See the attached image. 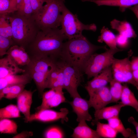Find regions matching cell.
<instances>
[{
  "label": "cell",
  "mask_w": 138,
  "mask_h": 138,
  "mask_svg": "<svg viewBox=\"0 0 138 138\" xmlns=\"http://www.w3.org/2000/svg\"><path fill=\"white\" fill-rule=\"evenodd\" d=\"M67 39L58 28L40 30L33 41L25 49L30 58H58L63 41Z\"/></svg>",
  "instance_id": "obj_1"
},
{
  "label": "cell",
  "mask_w": 138,
  "mask_h": 138,
  "mask_svg": "<svg viewBox=\"0 0 138 138\" xmlns=\"http://www.w3.org/2000/svg\"><path fill=\"white\" fill-rule=\"evenodd\" d=\"M100 49H107L105 46L92 44L82 35L64 42L59 58L84 72L91 55Z\"/></svg>",
  "instance_id": "obj_2"
},
{
  "label": "cell",
  "mask_w": 138,
  "mask_h": 138,
  "mask_svg": "<svg viewBox=\"0 0 138 138\" xmlns=\"http://www.w3.org/2000/svg\"><path fill=\"white\" fill-rule=\"evenodd\" d=\"M11 25L13 39L15 45L26 49L34 40L40 29L32 15L28 16L15 12L8 14Z\"/></svg>",
  "instance_id": "obj_3"
},
{
  "label": "cell",
  "mask_w": 138,
  "mask_h": 138,
  "mask_svg": "<svg viewBox=\"0 0 138 138\" xmlns=\"http://www.w3.org/2000/svg\"><path fill=\"white\" fill-rule=\"evenodd\" d=\"M64 0H47L45 4L32 16L41 30L58 28L61 26Z\"/></svg>",
  "instance_id": "obj_4"
},
{
  "label": "cell",
  "mask_w": 138,
  "mask_h": 138,
  "mask_svg": "<svg viewBox=\"0 0 138 138\" xmlns=\"http://www.w3.org/2000/svg\"><path fill=\"white\" fill-rule=\"evenodd\" d=\"M61 26V29L68 40L81 36L84 30L95 31L97 29L94 24L86 25L82 23L76 14H73L65 5L62 9Z\"/></svg>",
  "instance_id": "obj_5"
},
{
  "label": "cell",
  "mask_w": 138,
  "mask_h": 138,
  "mask_svg": "<svg viewBox=\"0 0 138 138\" xmlns=\"http://www.w3.org/2000/svg\"><path fill=\"white\" fill-rule=\"evenodd\" d=\"M123 50L117 48L107 49L104 52L100 54H93L88 60L84 72L87 78L94 77L104 69L111 66L114 57V55Z\"/></svg>",
  "instance_id": "obj_6"
},
{
  "label": "cell",
  "mask_w": 138,
  "mask_h": 138,
  "mask_svg": "<svg viewBox=\"0 0 138 138\" xmlns=\"http://www.w3.org/2000/svg\"><path fill=\"white\" fill-rule=\"evenodd\" d=\"M56 65L62 69L64 76V89L73 98L80 96L77 88L83 80L82 72L78 68L59 58L56 60Z\"/></svg>",
  "instance_id": "obj_7"
},
{
  "label": "cell",
  "mask_w": 138,
  "mask_h": 138,
  "mask_svg": "<svg viewBox=\"0 0 138 138\" xmlns=\"http://www.w3.org/2000/svg\"><path fill=\"white\" fill-rule=\"evenodd\" d=\"M133 52L130 50L128 56L123 59H119L114 58L111 65L113 78L122 83L131 84L136 87L138 90V84L134 80L133 76L130 58L132 55Z\"/></svg>",
  "instance_id": "obj_8"
},
{
  "label": "cell",
  "mask_w": 138,
  "mask_h": 138,
  "mask_svg": "<svg viewBox=\"0 0 138 138\" xmlns=\"http://www.w3.org/2000/svg\"><path fill=\"white\" fill-rule=\"evenodd\" d=\"M68 113V110L66 108H61L59 111L49 109L42 110L30 114L27 123L34 121L49 122L59 120L62 122H67L68 120L67 116Z\"/></svg>",
  "instance_id": "obj_9"
},
{
  "label": "cell",
  "mask_w": 138,
  "mask_h": 138,
  "mask_svg": "<svg viewBox=\"0 0 138 138\" xmlns=\"http://www.w3.org/2000/svg\"><path fill=\"white\" fill-rule=\"evenodd\" d=\"M63 89L61 88L50 89L44 92L42 95V103L36 108L37 111L56 107L66 102Z\"/></svg>",
  "instance_id": "obj_10"
},
{
  "label": "cell",
  "mask_w": 138,
  "mask_h": 138,
  "mask_svg": "<svg viewBox=\"0 0 138 138\" xmlns=\"http://www.w3.org/2000/svg\"><path fill=\"white\" fill-rule=\"evenodd\" d=\"M111 66L103 70L97 75L88 82L85 88L89 95L99 89L106 86L113 78Z\"/></svg>",
  "instance_id": "obj_11"
},
{
  "label": "cell",
  "mask_w": 138,
  "mask_h": 138,
  "mask_svg": "<svg viewBox=\"0 0 138 138\" xmlns=\"http://www.w3.org/2000/svg\"><path fill=\"white\" fill-rule=\"evenodd\" d=\"M89 96L88 101L90 107L93 108L95 110L113 102L109 88L107 86L97 90Z\"/></svg>",
  "instance_id": "obj_12"
},
{
  "label": "cell",
  "mask_w": 138,
  "mask_h": 138,
  "mask_svg": "<svg viewBox=\"0 0 138 138\" xmlns=\"http://www.w3.org/2000/svg\"><path fill=\"white\" fill-rule=\"evenodd\" d=\"M73 112L77 115L76 121L79 122L82 120L88 121L92 120V118L89 112L90 107L88 100L82 98L80 96L73 98L69 102Z\"/></svg>",
  "instance_id": "obj_13"
},
{
  "label": "cell",
  "mask_w": 138,
  "mask_h": 138,
  "mask_svg": "<svg viewBox=\"0 0 138 138\" xmlns=\"http://www.w3.org/2000/svg\"><path fill=\"white\" fill-rule=\"evenodd\" d=\"M121 102L118 104L108 107H104L100 109L95 110L94 116L95 118L92 120L91 124L94 125L101 120H107L112 118L119 116L122 108L125 107Z\"/></svg>",
  "instance_id": "obj_14"
},
{
  "label": "cell",
  "mask_w": 138,
  "mask_h": 138,
  "mask_svg": "<svg viewBox=\"0 0 138 138\" xmlns=\"http://www.w3.org/2000/svg\"><path fill=\"white\" fill-rule=\"evenodd\" d=\"M6 55L19 66H25L30 61L25 49L17 45L12 46L7 51Z\"/></svg>",
  "instance_id": "obj_15"
},
{
  "label": "cell",
  "mask_w": 138,
  "mask_h": 138,
  "mask_svg": "<svg viewBox=\"0 0 138 138\" xmlns=\"http://www.w3.org/2000/svg\"><path fill=\"white\" fill-rule=\"evenodd\" d=\"M33 92L24 89L17 97V106L25 116V121L27 123L30 114V109L32 103Z\"/></svg>",
  "instance_id": "obj_16"
},
{
  "label": "cell",
  "mask_w": 138,
  "mask_h": 138,
  "mask_svg": "<svg viewBox=\"0 0 138 138\" xmlns=\"http://www.w3.org/2000/svg\"><path fill=\"white\" fill-rule=\"evenodd\" d=\"M25 72L24 69L20 68L7 55L0 59V78Z\"/></svg>",
  "instance_id": "obj_17"
},
{
  "label": "cell",
  "mask_w": 138,
  "mask_h": 138,
  "mask_svg": "<svg viewBox=\"0 0 138 138\" xmlns=\"http://www.w3.org/2000/svg\"><path fill=\"white\" fill-rule=\"evenodd\" d=\"M32 79L28 73L24 72L20 75H12L0 78V90L10 85L21 84L25 85Z\"/></svg>",
  "instance_id": "obj_18"
},
{
  "label": "cell",
  "mask_w": 138,
  "mask_h": 138,
  "mask_svg": "<svg viewBox=\"0 0 138 138\" xmlns=\"http://www.w3.org/2000/svg\"><path fill=\"white\" fill-rule=\"evenodd\" d=\"M86 121L79 122L78 125L74 129L71 136L73 138H100L96 130L90 127Z\"/></svg>",
  "instance_id": "obj_19"
},
{
  "label": "cell",
  "mask_w": 138,
  "mask_h": 138,
  "mask_svg": "<svg viewBox=\"0 0 138 138\" xmlns=\"http://www.w3.org/2000/svg\"><path fill=\"white\" fill-rule=\"evenodd\" d=\"M112 28L128 38H135L136 35L131 24L126 21H120L114 19L110 22Z\"/></svg>",
  "instance_id": "obj_20"
},
{
  "label": "cell",
  "mask_w": 138,
  "mask_h": 138,
  "mask_svg": "<svg viewBox=\"0 0 138 138\" xmlns=\"http://www.w3.org/2000/svg\"><path fill=\"white\" fill-rule=\"evenodd\" d=\"M82 2H89L98 6L106 5L128 8L138 4V0H81Z\"/></svg>",
  "instance_id": "obj_21"
},
{
  "label": "cell",
  "mask_w": 138,
  "mask_h": 138,
  "mask_svg": "<svg viewBox=\"0 0 138 138\" xmlns=\"http://www.w3.org/2000/svg\"><path fill=\"white\" fill-rule=\"evenodd\" d=\"M119 116L114 117L107 120L108 123L118 133L125 138H136V134L131 129L126 128Z\"/></svg>",
  "instance_id": "obj_22"
},
{
  "label": "cell",
  "mask_w": 138,
  "mask_h": 138,
  "mask_svg": "<svg viewBox=\"0 0 138 138\" xmlns=\"http://www.w3.org/2000/svg\"><path fill=\"white\" fill-rule=\"evenodd\" d=\"M25 85L18 84L7 86L0 90V99L3 98L11 100L17 97L25 89Z\"/></svg>",
  "instance_id": "obj_23"
},
{
  "label": "cell",
  "mask_w": 138,
  "mask_h": 138,
  "mask_svg": "<svg viewBox=\"0 0 138 138\" xmlns=\"http://www.w3.org/2000/svg\"><path fill=\"white\" fill-rule=\"evenodd\" d=\"M120 100L121 102L125 106L132 107L138 112V101L134 94L126 84L123 85Z\"/></svg>",
  "instance_id": "obj_24"
},
{
  "label": "cell",
  "mask_w": 138,
  "mask_h": 138,
  "mask_svg": "<svg viewBox=\"0 0 138 138\" xmlns=\"http://www.w3.org/2000/svg\"><path fill=\"white\" fill-rule=\"evenodd\" d=\"M97 41L99 42H105L110 49H115L117 47L116 37L110 30L105 27L101 31V35L98 39Z\"/></svg>",
  "instance_id": "obj_25"
},
{
  "label": "cell",
  "mask_w": 138,
  "mask_h": 138,
  "mask_svg": "<svg viewBox=\"0 0 138 138\" xmlns=\"http://www.w3.org/2000/svg\"><path fill=\"white\" fill-rule=\"evenodd\" d=\"M96 131L101 138H115L118 133L108 123H101L99 121L96 124Z\"/></svg>",
  "instance_id": "obj_26"
},
{
  "label": "cell",
  "mask_w": 138,
  "mask_h": 138,
  "mask_svg": "<svg viewBox=\"0 0 138 138\" xmlns=\"http://www.w3.org/2000/svg\"><path fill=\"white\" fill-rule=\"evenodd\" d=\"M8 14L0 15V35L12 39V29Z\"/></svg>",
  "instance_id": "obj_27"
},
{
  "label": "cell",
  "mask_w": 138,
  "mask_h": 138,
  "mask_svg": "<svg viewBox=\"0 0 138 138\" xmlns=\"http://www.w3.org/2000/svg\"><path fill=\"white\" fill-rule=\"evenodd\" d=\"M110 91L111 95L113 102H117L120 100L123 85L121 83L113 78L110 82Z\"/></svg>",
  "instance_id": "obj_28"
},
{
  "label": "cell",
  "mask_w": 138,
  "mask_h": 138,
  "mask_svg": "<svg viewBox=\"0 0 138 138\" xmlns=\"http://www.w3.org/2000/svg\"><path fill=\"white\" fill-rule=\"evenodd\" d=\"M17 125L14 121L4 118L0 119V132L1 133L16 134L17 133Z\"/></svg>",
  "instance_id": "obj_29"
},
{
  "label": "cell",
  "mask_w": 138,
  "mask_h": 138,
  "mask_svg": "<svg viewBox=\"0 0 138 138\" xmlns=\"http://www.w3.org/2000/svg\"><path fill=\"white\" fill-rule=\"evenodd\" d=\"M20 110L17 106L11 104L0 109V119L4 118H17L20 117Z\"/></svg>",
  "instance_id": "obj_30"
},
{
  "label": "cell",
  "mask_w": 138,
  "mask_h": 138,
  "mask_svg": "<svg viewBox=\"0 0 138 138\" xmlns=\"http://www.w3.org/2000/svg\"><path fill=\"white\" fill-rule=\"evenodd\" d=\"M17 13L23 16H30L33 14L30 0H22L18 5Z\"/></svg>",
  "instance_id": "obj_31"
},
{
  "label": "cell",
  "mask_w": 138,
  "mask_h": 138,
  "mask_svg": "<svg viewBox=\"0 0 138 138\" xmlns=\"http://www.w3.org/2000/svg\"><path fill=\"white\" fill-rule=\"evenodd\" d=\"M15 45L12 38H5L0 35V56H2L6 55L9 48Z\"/></svg>",
  "instance_id": "obj_32"
},
{
  "label": "cell",
  "mask_w": 138,
  "mask_h": 138,
  "mask_svg": "<svg viewBox=\"0 0 138 138\" xmlns=\"http://www.w3.org/2000/svg\"><path fill=\"white\" fill-rule=\"evenodd\" d=\"M44 136L46 138H62L65 137L62 130L59 128L55 126L47 129L44 133Z\"/></svg>",
  "instance_id": "obj_33"
},
{
  "label": "cell",
  "mask_w": 138,
  "mask_h": 138,
  "mask_svg": "<svg viewBox=\"0 0 138 138\" xmlns=\"http://www.w3.org/2000/svg\"><path fill=\"white\" fill-rule=\"evenodd\" d=\"M11 0H0V15L12 13Z\"/></svg>",
  "instance_id": "obj_34"
},
{
  "label": "cell",
  "mask_w": 138,
  "mask_h": 138,
  "mask_svg": "<svg viewBox=\"0 0 138 138\" xmlns=\"http://www.w3.org/2000/svg\"><path fill=\"white\" fill-rule=\"evenodd\" d=\"M33 14H35L40 10L43 7V4L47 0H30Z\"/></svg>",
  "instance_id": "obj_35"
},
{
  "label": "cell",
  "mask_w": 138,
  "mask_h": 138,
  "mask_svg": "<svg viewBox=\"0 0 138 138\" xmlns=\"http://www.w3.org/2000/svg\"><path fill=\"white\" fill-rule=\"evenodd\" d=\"M116 41L117 44L121 48L126 47L129 45L128 38L120 34L116 36Z\"/></svg>",
  "instance_id": "obj_36"
},
{
  "label": "cell",
  "mask_w": 138,
  "mask_h": 138,
  "mask_svg": "<svg viewBox=\"0 0 138 138\" xmlns=\"http://www.w3.org/2000/svg\"><path fill=\"white\" fill-rule=\"evenodd\" d=\"M22 0H11V8L12 13H14L17 11L18 7Z\"/></svg>",
  "instance_id": "obj_37"
},
{
  "label": "cell",
  "mask_w": 138,
  "mask_h": 138,
  "mask_svg": "<svg viewBox=\"0 0 138 138\" xmlns=\"http://www.w3.org/2000/svg\"><path fill=\"white\" fill-rule=\"evenodd\" d=\"M131 64L132 71L138 69V56H133L132 57Z\"/></svg>",
  "instance_id": "obj_38"
},
{
  "label": "cell",
  "mask_w": 138,
  "mask_h": 138,
  "mask_svg": "<svg viewBox=\"0 0 138 138\" xmlns=\"http://www.w3.org/2000/svg\"><path fill=\"white\" fill-rule=\"evenodd\" d=\"M128 121L133 124L135 126L136 131V137L138 138V122L136 121L134 117L132 116L129 118Z\"/></svg>",
  "instance_id": "obj_39"
},
{
  "label": "cell",
  "mask_w": 138,
  "mask_h": 138,
  "mask_svg": "<svg viewBox=\"0 0 138 138\" xmlns=\"http://www.w3.org/2000/svg\"><path fill=\"white\" fill-rule=\"evenodd\" d=\"M32 133L31 132H24L19 134L13 137L14 138H25L31 136Z\"/></svg>",
  "instance_id": "obj_40"
},
{
  "label": "cell",
  "mask_w": 138,
  "mask_h": 138,
  "mask_svg": "<svg viewBox=\"0 0 138 138\" xmlns=\"http://www.w3.org/2000/svg\"><path fill=\"white\" fill-rule=\"evenodd\" d=\"M128 8L133 12L138 19V4L131 7Z\"/></svg>",
  "instance_id": "obj_41"
},
{
  "label": "cell",
  "mask_w": 138,
  "mask_h": 138,
  "mask_svg": "<svg viewBox=\"0 0 138 138\" xmlns=\"http://www.w3.org/2000/svg\"><path fill=\"white\" fill-rule=\"evenodd\" d=\"M133 74L134 80L138 84V69L133 71Z\"/></svg>",
  "instance_id": "obj_42"
}]
</instances>
